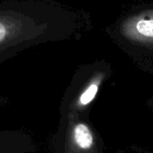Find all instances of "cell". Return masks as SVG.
I'll return each instance as SVG.
<instances>
[{
    "mask_svg": "<svg viewBox=\"0 0 153 153\" xmlns=\"http://www.w3.org/2000/svg\"><path fill=\"white\" fill-rule=\"evenodd\" d=\"M97 91H98V83L96 82H93L91 84H89V86L81 94L80 99H79L80 104L85 106V105H87L88 103H90L96 97Z\"/></svg>",
    "mask_w": 153,
    "mask_h": 153,
    "instance_id": "cell-2",
    "label": "cell"
},
{
    "mask_svg": "<svg viewBox=\"0 0 153 153\" xmlns=\"http://www.w3.org/2000/svg\"><path fill=\"white\" fill-rule=\"evenodd\" d=\"M10 34V30L7 25L0 21V43H2Z\"/></svg>",
    "mask_w": 153,
    "mask_h": 153,
    "instance_id": "cell-4",
    "label": "cell"
},
{
    "mask_svg": "<svg viewBox=\"0 0 153 153\" xmlns=\"http://www.w3.org/2000/svg\"><path fill=\"white\" fill-rule=\"evenodd\" d=\"M74 137L77 144L84 150L89 149L93 144L92 134L88 127L83 124H79L75 127Z\"/></svg>",
    "mask_w": 153,
    "mask_h": 153,
    "instance_id": "cell-1",
    "label": "cell"
},
{
    "mask_svg": "<svg viewBox=\"0 0 153 153\" xmlns=\"http://www.w3.org/2000/svg\"><path fill=\"white\" fill-rule=\"evenodd\" d=\"M136 30L145 37L153 38V20H141L137 22Z\"/></svg>",
    "mask_w": 153,
    "mask_h": 153,
    "instance_id": "cell-3",
    "label": "cell"
}]
</instances>
